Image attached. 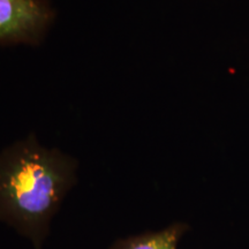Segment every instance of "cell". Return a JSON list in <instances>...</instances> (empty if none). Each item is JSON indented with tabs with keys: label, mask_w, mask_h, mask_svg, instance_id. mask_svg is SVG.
Returning <instances> with one entry per match:
<instances>
[{
	"label": "cell",
	"mask_w": 249,
	"mask_h": 249,
	"mask_svg": "<svg viewBox=\"0 0 249 249\" xmlns=\"http://www.w3.org/2000/svg\"><path fill=\"white\" fill-rule=\"evenodd\" d=\"M77 163L34 134L0 151V222L42 249L50 222L76 182Z\"/></svg>",
	"instance_id": "1"
},
{
	"label": "cell",
	"mask_w": 249,
	"mask_h": 249,
	"mask_svg": "<svg viewBox=\"0 0 249 249\" xmlns=\"http://www.w3.org/2000/svg\"><path fill=\"white\" fill-rule=\"evenodd\" d=\"M54 20L49 0H0V46L42 44Z\"/></svg>",
	"instance_id": "2"
},
{
	"label": "cell",
	"mask_w": 249,
	"mask_h": 249,
	"mask_svg": "<svg viewBox=\"0 0 249 249\" xmlns=\"http://www.w3.org/2000/svg\"><path fill=\"white\" fill-rule=\"evenodd\" d=\"M188 230L185 223H174L160 231L119 239L110 249H178L180 239Z\"/></svg>",
	"instance_id": "3"
}]
</instances>
